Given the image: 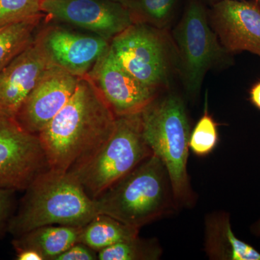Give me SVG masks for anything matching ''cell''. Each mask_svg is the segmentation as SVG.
I'll list each match as a JSON object with an SVG mask.
<instances>
[{"label": "cell", "instance_id": "obj_1", "mask_svg": "<svg viewBox=\"0 0 260 260\" xmlns=\"http://www.w3.org/2000/svg\"><path fill=\"white\" fill-rule=\"evenodd\" d=\"M116 116L87 75L64 107L38 135L49 167L73 172L112 136Z\"/></svg>", "mask_w": 260, "mask_h": 260}, {"label": "cell", "instance_id": "obj_2", "mask_svg": "<svg viewBox=\"0 0 260 260\" xmlns=\"http://www.w3.org/2000/svg\"><path fill=\"white\" fill-rule=\"evenodd\" d=\"M24 191L8 226L13 237L45 225L82 228L99 214L94 200L72 173L49 169Z\"/></svg>", "mask_w": 260, "mask_h": 260}, {"label": "cell", "instance_id": "obj_3", "mask_svg": "<svg viewBox=\"0 0 260 260\" xmlns=\"http://www.w3.org/2000/svg\"><path fill=\"white\" fill-rule=\"evenodd\" d=\"M93 200L98 213L138 229L178 208L167 168L153 154Z\"/></svg>", "mask_w": 260, "mask_h": 260}, {"label": "cell", "instance_id": "obj_4", "mask_svg": "<svg viewBox=\"0 0 260 260\" xmlns=\"http://www.w3.org/2000/svg\"><path fill=\"white\" fill-rule=\"evenodd\" d=\"M143 136L164 162L178 208L194 203L187 172L191 130L184 101L175 93L157 97L140 113Z\"/></svg>", "mask_w": 260, "mask_h": 260}, {"label": "cell", "instance_id": "obj_5", "mask_svg": "<svg viewBox=\"0 0 260 260\" xmlns=\"http://www.w3.org/2000/svg\"><path fill=\"white\" fill-rule=\"evenodd\" d=\"M152 154L143 136L140 113L116 116L115 128L107 143L88 161L70 173L94 200Z\"/></svg>", "mask_w": 260, "mask_h": 260}, {"label": "cell", "instance_id": "obj_6", "mask_svg": "<svg viewBox=\"0 0 260 260\" xmlns=\"http://www.w3.org/2000/svg\"><path fill=\"white\" fill-rule=\"evenodd\" d=\"M177 66L186 93L196 97L208 70L229 59V53L210 26L208 15L199 0H190L173 30Z\"/></svg>", "mask_w": 260, "mask_h": 260}, {"label": "cell", "instance_id": "obj_7", "mask_svg": "<svg viewBox=\"0 0 260 260\" xmlns=\"http://www.w3.org/2000/svg\"><path fill=\"white\" fill-rule=\"evenodd\" d=\"M164 29L135 23L111 41L116 60L130 75L150 88L168 87L177 54Z\"/></svg>", "mask_w": 260, "mask_h": 260}, {"label": "cell", "instance_id": "obj_8", "mask_svg": "<svg viewBox=\"0 0 260 260\" xmlns=\"http://www.w3.org/2000/svg\"><path fill=\"white\" fill-rule=\"evenodd\" d=\"M49 169L39 136L14 118L0 115V188L24 191Z\"/></svg>", "mask_w": 260, "mask_h": 260}, {"label": "cell", "instance_id": "obj_9", "mask_svg": "<svg viewBox=\"0 0 260 260\" xmlns=\"http://www.w3.org/2000/svg\"><path fill=\"white\" fill-rule=\"evenodd\" d=\"M41 10L109 42L134 23L125 5L115 0H42Z\"/></svg>", "mask_w": 260, "mask_h": 260}, {"label": "cell", "instance_id": "obj_10", "mask_svg": "<svg viewBox=\"0 0 260 260\" xmlns=\"http://www.w3.org/2000/svg\"><path fill=\"white\" fill-rule=\"evenodd\" d=\"M86 75L116 116L140 114L158 97V90L141 83L121 66L111 48Z\"/></svg>", "mask_w": 260, "mask_h": 260}, {"label": "cell", "instance_id": "obj_11", "mask_svg": "<svg viewBox=\"0 0 260 260\" xmlns=\"http://www.w3.org/2000/svg\"><path fill=\"white\" fill-rule=\"evenodd\" d=\"M54 64L39 30L34 42L0 72V115L15 119L32 89Z\"/></svg>", "mask_w": 260, "mask_h": 260}, {"label": "cell", "instance_id": "obj_12", "mask_svg": "<svg viewBox=\"0 0 260 260\" xmlns=\"http://www.w3.org/2000/svg\"><path fill=\"white\" fill-rule=\"evenodd\" d=\"M208 19L228 53L249 51L260 57V8L256 0L215 3Z\"/></svg>", "mask_w": 260, "mask_h": 260}, {"label": "cell", "instance_id": "obj_13", "mask_svg": "<svg viewBox=\"0 0 260 260\" xmlns=\"http://www.w3.org/2000/svg\"><path fill=\"white\" fill-rule=\"evenodd\" d=\"M79 78L54 64L25 99L15 119L24 129L39 135L73 96Z\"/></svg>", "mask_w": 260, "mask_h": 260}, {"label": "cell", "instance_id": "obj_14", "mask_svg": "<svg viewBox=\"0 0 260 260\" xmlns=\"http://www.w3.org/2000/svg\"><path fill=\"white\" fill-rule=\"evenodd\" d=\"M42 30L54 62L79 78L88 74L98 59L110 49L111 42L91 32L82 34L60 26Z\"/></svg>", "mask_w": 260, "mask_h": 260}, {"label": "cell", "instance_id": "obj_15", "mask_svg": "<svg viewBox=\"0 0 260 260\" xmlns=\"http://www.w3.org/2000/svg\"><path fill=\"white\" fill-rule=\"evenodd\" d=\"M205 224V251L209 259L260 260L259 251L234 234L229 213L209 214Z\"/></svg>", "mask_w": 260, "mask_h": 260}, {"label": "cell", "instance_id": "obj_16", "mask_svg": "<svg viewBox=\"0 0 260 260\" xmlns=\"http://www.w3.org/2000/svg\"><path fill=\"white\" fill-rule=\"evenodd\" d=\"M81 229L70 225H45L13 238L12 245L14 249H34L42 254L44 260H55L68 248L79 242Z\"/></svg>", "mask_w": 260, "mask_h": 260}, {"label": "cell", "instance_id": "obj_17", "mask_svg": "<svg viewBox=\"0 0 260 260\" xmlns=\"http://www.w3.org/2000/svg\"><path fill=\"white\" fill-rule=\"evenodd\" d=\"M140 229L126 225L116 219L98 214L82 227L79 242L99 251L109 246L139 236Z\"/></svg>", "mask_w": 260, "mask_h": 260}, {"label": "cell", "instance_id": "obj_18", "mask_svg": "<svg viewBox=\"0 0 260 260\" xmlns=\"http://www.w3.org/2000/svg\"><path fill=\"white\" fill-rule=\"evenodd\" d=\"M44 13L0 28V72L35 40Z\"/></svg>", "mask_w": 260, "mask_h": 260}, {"label": "cell", "instance_id": "obj_19", "mask_svg": "<svg viewBox=\"0 0 260 260\" xmlns=\"http://www.w3.org/2000/svg\"><path fill=\"white\" fill-rule=\"evenodd\" d=\"M162 249L156 239L135 237L98 252L99 260H157Z\"/></svg>", "mask_w": 260, "mask_h": 260}, {"label": "cell", "instance_id": "obj_20", "mask_svg": "<svg viewBox=\"0 0 260 260\" xmlns=\"http://www.w3.org/2000/svg\"><path fill=\"white\" fill-rule=\"evenodd\" d=\"M177 0H129L125 6L135 23L164 29L172 18Z\"/></svg>", "mask_w": 260, "mask_h": 260}, {"label": "cell", "instance_id": "obj_21", "mask_svg": "<svg viewBox=\"0 0 260 260\" xmlns=\"http://www.w3.org/2000/svg\"><path fill=\"white\" fill-rule=\"evenodd\" d=\"M208 109L191 132L189 148L194 155L204 157L213 151L219 141L218 127Z\"/></svg>", "mask_w": 260, "mask_h": 260}, {"label": "cell", "instance_id": "obj_22", "mask_svg": "<svg viewBox=\"0 0 260 260\" xmlns=\"http://www.w3.org/2000/svg\"><path fill=\"white\" fill-rule=\"evenodd\" d=\"M42 0H0V28L42 14Z\"/></svg>", "mask_w": 260, "mask_h": 260}, {"label": "cell", "instance_id": "obj_23", "mask_svg": "<svg viewBox=\"0 0 260 260\" xmlns=\"http://www.w3.org/2000/svg\"><path fill=\"white\" fill-rule=\"evenodd\" d=\"M17 191L0 188V238L8 233L12 217L18 207Z\"/></svg>", "mask_w": 260, "mask_h": 260}, {"label": "cell", "instance_id": "obj_24", "mask_svg": "<svg viewBox=\"0 0 260 260\" xmlns=\"http://www.w3.org/2000/svg\"><path fill=\"white\" fill-rule=\"evenodd\" d=\"M98 252L81 242H77L61 253L55 260H96Z\"/></svg>", "mask_w": 260, "mask_h": 260}, {"label": "cell", "instance_id": "obj_25", "mask_svg": "<svg viewBox=\"0 0 260 260\" xmlns=\"http://www.w3.org/2000/svg\"><path fill=\"white\" fill-rule=\"evenodd\" d=\"M15 251L17 260H44L42 254L34 249L23 248L15 249Z\"/></svg>", "mask_w": 260, "mask_h": 260}, {"label": "cell", "instance_id": "obj_26", "mask_svg": "<svg viewBox=\"0 0 260 260\" xmlns=\"http://www.w3.org/2000/svg\"><path fill=\"white\" fill-rule=\"evenodd\" d=\"M249 95L251 104L260 110V81L251 87Z\"/></svg>", "mask_w": 260, "mask_h": 260}, {"label": "cell", "instance_id": "obj_27", "mask_svg": "<svg viewBox=\"0 0 260 260\" xmlns=\"http://www.w3.org/2000/svg\"><path fill=\"white\" fill-rule=\"evenodd\" d=\"M250 232L254 237L260 238V218L251 224Z\"/></svg>", "mask_w": 260, "mask_h": 260}, {"label": "cell", "instance_id": "obj_28", "mask_svg": "<svg viewBox=\"0 0 260 260\" xmlns=\"http://www.w3.org/2000/svg\"><path fill=\"white\" fill-rule=\"evenodd\" d=\"M212 4H215V3H219V2L224 1V0H208Z\"/></svg>", "mask_w": 260, "mask_h": 260}, {"label": "cell", "instance_id": "obj_29", "mask_svg": "<svg viewBox=\"0 0 260 260\" xmlns=\"http://www.w3.org/2000/svg\"><path fill=\"white\" fill-rule=\"evenodd\" d=\"M115 1L119 2V3H122V4L125 5L127 2L129 0H115Z\"/></svg>", "mask_w": 260, "mask_h": 260}, {"label": "cell", "instance_id": "obj_30", "mask_svg": "<svg viewBox=\"0 0 260 260\" xmlns=\"http://www.w3.org/2000/svg\"><path fill=\"white\" fill-rule=\"evenodd\" d=\"M256 1L257 2L258 5H259L260 8V0H256Z\"/></svg>", "mask_w": 260, "mask_h": 260}]
</instances>
